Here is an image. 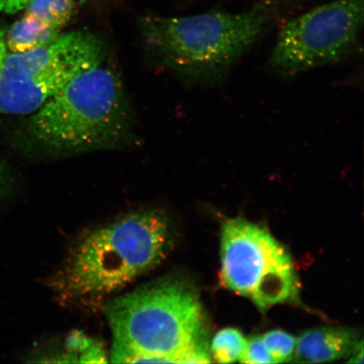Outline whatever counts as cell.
Segmentation results:
<instances>
[{
  "instance_id": "6da1fadb",
  "label": "cell",
  "mask_w": 364,
  "mask_h": 364,
  "mask_svg": "<svg viewBox=\"0 0 364 364\" xmlns=\"http://www.w3.org/2000/svg\"><path fill=\"white\" fill-rule=\"evenodd\" d=\"M113 363H209L204 315L192 286L166 279L109 302Z\"/></svg>"
},
{
  "instance_id": "7a4b0ae2",
  "label": "cell",
  "mask_w": 364,
  "mask_h": 364,
  "mask_svg": "<svg viewBox=\"0 0 364 364\" xmlns=\"http://www.w3.org/2000/svg\"><path fill=\"white\" fill-rule=\"evenodd\" d=\"M171 242L161 212L129 213L84 235L53 277V289L65 302L101 299L159 265Z\"/></svg>"
},
{
  "instance_id": "3957f363",
  "label": "cell",
  "mask_w": 364,
  "mask_h": 364,
  "mask_svg": "<svg viewBox=\"0 0 364 364\" xmlns=\"http://www.w3.org/2000/svg\"><path fill=\"white\" fill-rule=\"evenodd\" d=\"M274 16L272 0H259L240 13L145 16L139 27L145 43L168 65L195 80L213 83L267 33Z\"/></svg>"
},
{
  "instance_id": "277c9868",
  "label": "cell",
  "mask_w": 364,
  "mask_h": 364,
  "mask_svg": "<svg viewBox=\"0 0 364 364\" xmlns=\"http://www.w3.org/2000/svg\"><path fill=\"white\" fill-rule=\"evenodd\" d=\"M27 133L58 153L108 149L129 132V112L119 80L101 65L75 77L33 113Z\"/></svg>"
},
{
  "instance_id": "5b68a950",
  "label": "cell",
  "mask_w": 364,
  "mask_h": 364,
  "mask_svg": "<svg viewBox=\"0 0 364 364\" xmlns=\"http://www.w3.org/2000/svg\"><path fill=\"white\" fill-rule=\"evenodd\" d=\"M103 54L102 40L79 30L7 55L0 70V116L33 114L75 77L101 65Z\"/></svg>"
},
{
  "instance_id": "8992f818",
  "label": "cell",
  "mask_w": 364,
  "mask_h": 364,
  "mask_svg": "<svg viewBox=\"0 0 364 364\" xmlns=\"http://www.w3.org/2000/svg\"><path fill=\"white\" fill-rule=\"evenodd\" d=\"M220 282L267 311L296 301L299 281L292 258L265 228L243 218L222 228Z\"/></svg>"
},
{
  "instance_id": "52a82bcc",
  "label": "cell",
  "mask_w": 364,
  "mask_h": 364,
  "mask_svg": "<svg viewBox=\"0 0 364 364\" xmlns=\"http://www.w3.org/2000/svg\"><path fill=\"white\" fill-rule=\"evenodd\" d=\"M363 0H331L287 22L277 36L270 65L294 76L338 62L358 48Z\"/></svg>"
},
{
  "instance_id": "ba28073f",
  "label": "cell",
  "mask_w": 364,
  "mask_h": 364,
  "mask_svg": "<svg viewBox=\"0 0 364 364\" xmlns=\"http://www.w3.org/2000/svg\"><path fill=\"white\" fill-rule=\"evenodd\" d=\"M358 344L356 335L338 327L309 330L296 341L293 358L296 363H321L351 354Z\"/></svg>"
},
{
  "instance_id": "9c48e42d",
  "label": "cell",
  "mask_w": 364,
  "mask_h": 364,
  "mask_svg": "<svg viewBox=\"0 0 364 364\" xmlns=\"http://www.w3.org/2000/svg\"><path fill=\"white\" fill-rule=\"evenodd\" d=\"M61 30L24 15L6 31L7 48L11 53H25L51 44Z\"/></svg>"
},
{
  "instance_id": "30bf717a",
  "label": "cell",
  "mask_w": 364,
  "mask_h": 364,
  "mask_svg": "<svg viewBox=\"0 0 364 364\" xmlns=\"http://www.w3.org/2000/svg\"><path fill=\"white\" fill-rule=\"evenodd\" d=\"M62 352L53 355L55 363H107V355L101 343L83 332H71L63 341Z\"/></svg>"
},
{
  "instance_id": "8fae6325",
  "label": "cell",
  "mask_w": 364,
  "mask_h": 364,
  "mask_svg": "<svg viewBox=\"0 0 364 364\" xmlns=\"http://www.w3.org/2000/svg\"><path fill=\"white\" fill-rule=\"evenodd\" d=\"M79 0H30L25 15L62 30L75 15Z\"/></svg>"
},
{
  "instance_id": "7c38bea8",
  "label": "cell",
  "mask_w": 364,
  "mask_h": 364,
  "mask_svg": "<svg viewBox=\"0 0 364 364\" xmlns=\"http://www.w3.org/2000/svg\"><path fill=\"white\" fill-rule=\"evenodd\" d=\"M247 340L235 328L223 329L213 338L211 354L217 363H232L239 361L244 353Z\"/></svg>"
},
{
  "instance_id": "4fadbf2b",
  "label": "cell",
  "mask_w": 364,
  "mask_h": 364,
  "mask_svg": "<svg viewBox=\"0 0 364 364\" xmlns=\"http://www.w3.org/2000/svg\"><path fill=\"white\" fill-rule=\"evenodd\" d=\"M262 339L273 363H286L293 358L297 341L294 336L284 331L274 330L267 331Z\"/></svg>"
},
{
  "instance_id": "5bb4252c",
  "label": "cell",
  "mask_w": 364,
  "mask_h": 364,
  "mask_svg": "<svg viewBox=\"0 0 364 364\" xmlns=\"http://www.w3.org/2000/svg\"><path fill=\"white\" fill-rule=\"evenodd\" d=\"M239 362L254 364L273 363L261 336H253L252 338L247 341Z\"/></svg>"
},
{
  "instance_id": "9a60e30c",
  "label": "cell",
  "mask_w": 364,
  "mask_h": 364,
  "mask_svg": "<svg viewBox=\"0 0 364 364\" xmlns=\"http://www.w3.org/2000/svg\"><path fill=\"white\" fill-rule=\"evenodd\" d=\"M30 0H0V12L15 14L24 11ZM83 2L84 0H79Z\"/></svg>"
},
{
  "instance_id": "2e32d148",
  "label": "cell",
  "mask_w": 364,
  "mask_h": 364,
  "mask_svg": "<svg viewBox=\"0 0 364 364\" xmlns=\"http://www.w3.org/2000/svg\"><path fill=\"white\" fill-rule=\"evenodd\" d=\"M11 188V176L4 163L0 161V198L6 196Z\"/></svg>"
},
{
  "instance_id": "e0dca14e",
  "label": "cell",
  "mask_w": 364,
  "mask_h": 364,
  "mask_svg": "<svg viewBox=\"0 0 364 364\" xmlns=\"http://www.w3.org/2000/svg\"><path fill=\"white\" fill-rule=\"evenodd\" d=\"M7 51L6 31L0 25V70H1L4 62L8 55Z\"/></svg>"
},
{
  "instance_id": "ac0fdd59",
  "label": "cell",
  "mask_w": 364,
  "mask_h": 364,
  "mask_svg": "<svg viewBox=\"0 0 364 364\" xmlns=\"http://www.w3.org/2000/svg\"><path fill=\"white\" fill-rule=\"evenodd\" d=\"M352 354V358L350 359L349 363H363V341L360 343H358L356 347L353 349Z\"/></svg>"
}]
</instances>
